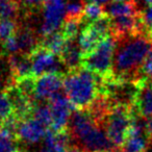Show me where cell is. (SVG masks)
Returning a JSON list of instances; mask_svg holds the SVG:
<instances>
[{"label": "cell", "mask_w": 152, "mask_h": 152, "mask_svg": "<svg viewBox=\"0 0 152 152\" xmlns=\"http://www.w3.org/2000/svg\"><path fill=\"white\" fill-rule=\"evenodd\" d=\"M72 141L85 152H108L116 150L104 128L95 121L89 110H77L69 122Z\"/></svg>", "instance_id": "cell-2"}, {"label": "cell", "mask_w": 152, "mask_h": 152, "mask_svg": "<svg viewBox=\"0 0 152 152\" xmlns=\"http://www.w3.org/2000/svg\"><path fill=\"white\" fill-rule=\"evenodd\" d=\"M66 18V0H45L43 4V21L40 34L46 36L58 31Z\"/></svg>", "instance_id": "cell-6"}, {"label": "cell", "mask_w": 152, "mask_h": 152, "mask_svg": "<svg viewBox=\"0 0 152 152\" xmlns=\"http://www.w3.org/2000/svg\"><path fill=\"white\" fill-rule=\"evenodd\" d=\"M31 118L40 122L45 127H51L52 124V115H51L50 106L46 104H34L32 110Z\"/></svg>", "instance_id": "cell-19"}, {"label": "cell", "mask_w": 152, "mask_h": 152, "mask_svg": "<svg viewBox=\"0 0 152 152\" xmlns=\"http://www.w3.org/2000/svg\"><path fill=\"white\" fill-rule=\"evenodd\" d=\"M101 76L86 68L70 70L64 77V90L75 110H87L100 95Z\"/></svg>", "instance_id": "cell-3"}, {"label": "cell", "mask_w": 152, "mask_h": 152, "mask_svg": "<svg viewBox=\"0 0 152 152\" xmlns=\"http://www.w3.org/2000/svg\"><path fill=\"white\" fill-rule=\"evenodd\" d=\"M68 40L65 38L61 31H56L53 34L46 36L43 38V40L40 42V45L44 47L45 49L49 50L50 52L54 53V54L61 56L63 53L64 49L66 47Z\"/></svg>", "instance_id": "cell-16"}, {"label": "cell", "mask_w": 152, "mask_h": 152, "mask_svg": "<svg viewBox=\"0 0 152 152\" xmlns=\"http://www.w3.org/2000/svg\"><path fill=\"white\" fill-rule=\"evenodd\" d=\"M105 15V10H104L103 5L94 2H87L85 5V10H83V20L87 19L90 23V22H93L95 20L104 17Z\"/></svg>", "instance_id": "cell-21"}, {"label": "cell", "mask_w": 152, "mask_h": 152, "mask_svg": "<svg viewBox=\"0 0 152 152\" xmlns=\"http://www.w3.org/2000/svg\"><path fill=\"white\" fill-rule=\"evenodd\" d=\"M137 81V93L132 108L144 118L152 117V83L149 78L141 77Z\"/></svg>", "instance_id": "cell-11"}, {"label": "cell", "mask_w": 152, "mask_h": 152, "mask_svg": "<svg viewBox=\"0 0 152 152\" xmlns=\"http://www.w3.org/2000/svg\"><path fill=\"white\" fill-rule=\"evenodd\" d=\"M146 125H147V131L149 133L150 137L152 139V117L146 119Z\"/></svg>", "instance_id": "cell-27"}, {"label": "cell", "mask_w": 152, "mask_h": 152, "mask_svg": "<svg viewBox=\"0 0 152 152\" xmlns=\"http://www.w3.org/2000/svg\"><path fill=\"white\" fill-rule=\"evenodd\" d=\"M115 1H130V0H115Z\"/></svg>", "instance_id": "cell-30"}, {"label": "cell", "mask_w": 152, "mask_h": 152, "mask_svg": "<svg viewBox=\"0 0 152 152\" xmlns=\"http://www.w3.org/2000/svg\"><path fill=\"white\" fill-rule=\"evenodd\" d=\"M83 54L78 43H76L75 40H68L65 49L61 54V59L66 69L70 71L80 68V66H83Z\"/></svg>", "instance_id": "cell-14"}, {"label": "cell", "mask_w": 152, "mask_h": 152, "mask_svg": "<svg viewBox=\"0 0 152 152\" xmlns=\"http://www.w3.org/2000/svg\"><path fill=\"white\" fill-rule=\"evenodd\" d=\"M64 88V76L59 73H47L36 77L34 97L38 101L50 100L61 93Z\"/></svg>", "instance_id": "cell-10"}, {"label": "cell", "mask_w": 152, "mask_h": 152, "mask_svg": "<svg viewBox=\"0 0 152 152\" xmlns=\"http://www.w3.org/2000/svg\"><path fill=\"white\" fill-rule=\"evenodd\" d=\"M19 152H20V151H19Z\"/></svg>", "instance_id": "cell-33"}, {"label": "cell", "mask_w": 152, "mask_h": 152, "mask_svg": "<svg viewBox=\"0 0 152 152\" xmlns=\"http://www.w3.org/2000/svg\"><path fill=\"white\" fill-rule=\"evenodd\" d=\"M132 121V106L115 104L102 122L108 139L115 148L122 147Z\"/></svg>", "instance_id": "cell-5"}, {"label": "cell", "mask_w": 152, "mask_h": 152, "mask_svg": "<svg viewBox=\"0 0 152 152\" xmlns=\"http://www.w3.org/2000/svg\"><path fill=\"white\" fill-rule=\"evenodd\" d=\"M17 140V135L0 126V152H19Z\"/></svg>", "instance_id": "cell-17"}, {"label": "cell", "mask_w": 152, "mask_h": 152, "mask_svg": "<svg viewBox=\"0 0 152 152\" xmlns=\"http://www.w3.org/2000/svg\"><path fill=\"white\" fill-rule=\"evenodd\" d=\"M49 106L52 115V124L50 128L55 131L67 130L72 117V110H75L67 96L59 93L49 100Z\"/></svg>", "instance_id": "cell-9"}, {"label": "cell", "mask_w": 152, "mask_h": 152, "mask_svg": "<svg viewBox=\"0 0 152 152\" xmlns=\"http://www.w3.org/2000/svg\"><path fill=\"white\" fill-rule=\"evenodd\" d=\"M104 10H105V14L110 19L122 17V16H134L140 14L137 4L134 0L115 1L113 3H107Z\"/></svg>", "instance_id": "cell-15"}, {"label": "cell", "mask_w": 152, "mask_h": 152, "mask_svg": "<svg viewBox=\"0 0 152 152\" xmlns=\"http://www.w3.org/2000/svg\"><path fill=\"white\" fill-rule=\"evenodd\" d=\"M3 48L10 54L24 53L31 54L39 47L40 43L37 40L34 32L30 28L23 27L16 30L15 34L2 43Z\"/></svg>", "instance_id": "cell-8"}, {"label": "cell", "mask_w": 152, "mask_h": 152, "mask_svg": "<svg viewBox=\"0 0 152 152\" xmlns=\"http://www.w3.org/2000/svg\"><path fill=\"white\" fill-rule=\"evenodd\" d=\"M140 18L144 30L150 37L152 34V5H147L145 9L140 11Z\"/></svg>", "instance_id": "cell-24"}, {"label": "cell", "mask_w": 152, "mask_h": 152, "mask_svg": "<svg viewBox=\"0 0 152 152\" xmlns=\"http://www.w3.org/2000/svg\"><path fill=\"white\" fill-rule=\"evenodd\" d=\"M86 1V3L87 2H94V3H98V4H101V5H103V4H107V3H110V0H85Z\"/></svg>", "instance_id": "cell-28"}, {"label": "cell", "mask_w": 152, "mask_h": 152, "mask_svg": "<svg viewBox=\"0 0 152 152\" xmlns=\"http://www.w3.org/2000/svg\"><path fill=\"white\" fill-rule=\"evenodd\" d=\"M9 66L14 80L32 76L30 54L16 53L9 57Z\"/></svg>", "instance_id": "cell-13"}, {"label": "cell", "mask_w": 152, "mask_h": 152, "mask_svg": "<svg viewBox=\"0 0 152 152\" xmlns=\"http://www.w3.org/2000/svg\"><path fill=\"white\" fill-rule=\"evenodd\" d=\"M150 38H151V39H152V34H151V36H150Z\"/></svg>", "instance_id": "cell-31"}, {"label": "cell", "mask_w": 152, "mask_h": 152, "mask_svg": "<svg viewBox=\"0 0 152 152\" xmlns=\"http://www.w3.org/2000/svg\"><path fill=\"white\" fill-rule=\"evenodd\" d=\"M30 58L34 77H39L47 73L61 74V67H65L61 56L50 52L41 45H39L38 48L30 54Z\"/></svg>", "instance_id": "cell-7"}, {"label": "cell", "mask_w": 152, "mask_h": 152, "mask_svg": "<svg viewBox=\"0 0 152 152\" xmlns=\"http://www.w3.org/2000/svg\"><path fill=\"white\" fill-rule=\"evenodd\" d=\"M85 0H67L66 1V18L67 19L83 20V10H85Z\"/></svg>", "instance_id": "cell-18"}, {"label": "cell", "mask_w": 152, "mask_h": 152, "mask_svg": "<svg viewBox=\"0 0 152 152\" xmlns=\"http://www.w3.org/2000/svg\"><path fill=\"white\" fill-rule=\"evenodd\" d=\"M151 51L152 39L146 34L117 39L113 75L119 80H137L142 65Z\"/></svg>", "instance_id": "cell-1"}, {"label": "cell", "mask_w": 152, "mask_h": 152, "mask_svg": "<svg viewBox=\"0 0 152 152\" xmlns=\"http://www.w3.org/2000/svg\"><path fill=\"white\" fill-rule=\"evenodd\" d=\"M20 11L18 0H0V19H12L17 17Z\"/></svg>", "instance_id": "cell-20"}, {"label": "cell", "mask_w": 152, "mask_h": 152, "mask_svg": "<svg viewBox=\"0 0 152 152\" xmlns=\"http://www.w3.org/2000/svg\"><path fill=\"white\" fill-rule=\"evenodd\" d=\"M17 30V24L12 19H0V41L4 42Z\"/></svg>", "instance_id": "cell-23"}, {"label": "cell", "mask_w": 152, "mask_h": 152, "mask_svg": "<svg viewBox=\"0 0 152 152\" xmlns=\"http://www.w3.org/2000/svg\"><path fill=\"white\" fill-rule=\"evenodd\" d=\"M67 152H85L83 150H81L80 148H78V147H70L69 149L67 150Z\"/></svg>", "instance_id": "cell-29"}, {"label": "cell", "mask_w": 152, "mask_h": 152, "mask_svg": "<svg viewBox=\"0 0 152 152\" xmlns=\"http://www.w3.org/2000/svg\"><path fill=\"white\" fill-rule=\"evenodd\" d=\"M151 144H152V141H151Z\"/></svg>", "instance_id": "cell-32"}, {"label": "cell", "mask_w": 152, "mask_h": 152, "mask_svg": "<svg viewBox=\"0 0 152 152\" xmlns=\"http://www.w3.org/2000/svg\"><path fill=\"white\" fill-rule=\"evenodd\" d=\"M46 133L47 127L30 117L20 122L17 130V137L25 144L34 145L44 140Z\"/></svg>", "instance_id": "cell-12"}, {"label": "cell", "mask_w": 152, "mask_h": 152, "mask_svg": "<svg viewBox=\"0 0 152 152\" xmlns=\"http://www.w3.org/2000/svg\"><path fill=\"white\" fill-rule=\"evenodd\" d=\"M116 48L117 38L110 34L103 39L92 52L83 56V67L103 78L108 77L113 74Z\"/></svg>", "instance_id": "cell-4"}, {"label": "cell", "mask_w": 152, "mask_h": 152, "mask_svg": "<svg viewBox=\"0 0 152 152\" xmlns=\"http://www.w3.org/2000/svg\"><path fill=\"white\" fill-rule=\"evenodd\" d=\"M140 75H142L141 77H146L149 79L152 78V51L144 61L141 70H140Z\"/></svg>", "instance_id": "cell-25"}, {"label": "cell", "mask_w": 152, "mask_h": 152, "mask_svg": "<svg viewBox=\"0 0 152 152\" xmlns=\"http://www.w3.org/2000/svg\"><path fill=\"white\" fill-rule=\"evenodd\" d=\"M83 20L76 19H67L65 20L61 30L63 34L67 40H75L77 36L79 34V28H80V23Z\"/></svg>", "instance_id": "cell-22"}, {"label": "cell", "mask_w": 152, "mask_h": 152, "mask_svg": "<svg viewBox=\"0 0 152 152\" xmlns=\"http://www.w3.org/2000/svg\"><path fill=\"white\" fill-rule=\"evenodd\" d=\"M45 0H18L19 4H21L26 11L37 12L43 7Z\"/></svg>", "instance_id": "cell-26"}]
</instances>
